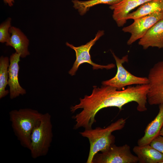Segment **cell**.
<instances>
[{"mask_svg": "<svg viewBox=\"0 0 163 163\" xmlns=\"http://www.w3.org/2000/svg\"><path fill=\"white\" fill-rule=\"evenodd\" d=\"M91 94L85 95L80 99L79 104L72 106L70 111L74 112L79 109H82L79 113L73 117L76 123L74 129L82 127L85 129L92 128L96 122L95 117L101 109L109 107H116L120 110L125 104L131 102L137 104V110L142 112L147 110L146 104L149 84L129 86L125 89L118 90L116 88L108 85L101 87L93 86Z\"/></svg>", "mask_w": 163, "mask_h": 163, "instance_id": "cell-1", "label": "cell"}, {"mask_svg": "<svg viewBox=\"0 0 163 163\" xmlns=\"http://www.w3.org/2000/svg\"><path fill=\"white\" fill-rule=\"evenodd\" d=\"M104 34V30H99L96 34L94 38L91 40L86 44L81 46L75 47L72 44L67 42L66 45L73 49L75 52L76 59L73 66L69 71V73L72 76L75 75L79 66L82 64L87 63L91 65L94 70L98 69H106L107 70L111 69L115 67V65L110 63L106 65L96 64L91 60L90 54V51L92 47L96 42Z\"/></svg>", "mask_w": 163, "mask_h": 163, "instance_id": "cell-6", "label": "cell"}, {"mask_svg": "<svg viewBox=\"0 0 163 163\" xmlns=\"http://www.w3.org/2000/svg\"><path fill=\"white\" fill-rule=\"evenodd\" d=\"M10 38L5 43L7 46L14 49L15 52L24 58L30 54L28 50L29 40L27 36L19 28L11 26L10 29Z\"/></svg>", "mask_w": 163, "mask_h": 163, "instance_id": "cell-12", "label": "cell"}, {"mask_svg": "<svg viewBox=\"0 0 163 163\" xmlns=\"http://www.w3.org/2000/svg\"><path fill=\"white\" fill-rule=\"evenodd\" d=\"M116 61L117 71L115 75L112 78L102 82L103 85H108L113 87L118 90H121L125 87L133 85H141L149 84L148 78L139 77L131 74L124 68L123 64L128 61V55L121 59H120L112 52Z\"/></svg>", "mask_w": 163, "mask_h": 163, "instance_id": "cell-5", "label": "cell"}, {"mask_svg": "<svg viewBox=\"0 0 163 163\" xmlns=\"http://www.w3.org/2000/svg\"><path fill=\"white\" fill-rule=\"evenodd\" d=\"M126 120L120 118L105 128L98 127L94 129H85L79 133L82 136L87 138L89 142L90 150L87 163H92L95 154L99 152L105 151L114 144L115 138L112 133L123 129Z\"/></svg>", "mask_w": 163, "mask_h": 163, "instance_id": "cell-3", "label": "cell"}, {"mask_svg": "<svg viewBox=\"0 0 163 163\" xmlns=\"http://www.w3.org/2000/svg\"><path fill=\"white\" fill-rule=\"evenodd\" d=\"M163 124V103L159 105L158 114L147 126L143 136L138 141V145L150 144L154 139L159 135Z\"/></svg>", "mask_w": 163, "mask_h": 163, "instance_id": "cell-13", "label": "cell"}, {"mask_svg": "<svg viewBox=\"0 0 163 163\" xmlns=\"http://www.w3.org/2000/svg\"><path fill=\"white\" fill-rule=\"evenodd\" d=\"M20 58V55L15 52L11 55L9 59L8 85L10 88V98L11 99L26 93V90L21 86L19 82V63Z\"/></svg>", "mask_w": 163, "mask_h": 163, "instance_id": "cell-10", "label": "cell"}, {"mask_svg": "<svg viewBox=\"0 0 163 163\" xmlns=\"http://www.w3.org/2000/svg\"><path fill=\"white\" fill-rule=\"evenodd\" d=\"M163 18V12H156L136 19L132 24L123 27V32L131 35L127 45H131L140 39L151 27Z\"/></svg>", "mask_w": 163, "mask_h": 163, "instance_id": "cell-9", "label": "cell"}, {"mask_svg": "<svg viewBox=\"0 0 163 163\" xmlns=\"http://www.w3.org/2000/svg\"><path fill=\"white\" fill-rule=\"evenodd\" d=\"M10 59L7 56H2L0 58V98L7 96L9 91L6 89L8 85V69Z\"/></svg>", "mask_w": 163, "mask_h": 163, "instance_id": "cell-17", "label": "cell"}, {"mask_svg": "<svg viewBox=\"0 0 163 163\" xmlns=\"http://www.w3.org/2000/svg\"><path fill=\"white\" fill-rule=\"evenodd\" d=\"M133 151L140 163H163V154L150 144L136 146Z\"/></svg>", "mask_w": 163, "mask_h": 163, "instance_id": "cell-14", "label": "cell"}, {"mask_svg": "<svg viewBox=\"0 0 163 163\" xmlns=\"http://www.w3.org/2000/svg\"><path fill=\"white\" fill-rule=\"evenodd\" d=\"M159 135L163 136V124L160 130Z\"/></svg>", "mask_w": 163, "mask_h": 163, "instance_id": "cell-21", "label": "cell"}, {"mask_svg": "<svg viewBox=\"0 0 163 163\" xmlns=\"http://www.w3.org/2000/svg\"><path fill=\"white\" fill-rule=\"evenodd\" d=\"M136 156L133 154L130 147L126 144L118 146L113 144L107 150L94 156L92 163H137Z\"/></svg>", "mask_w": 163, "mask_h": 163, "instance_id": "cell-7", "label": "cell"}, {"mask_svg": "<svg viewBox=\"0 0 163 163\" xmlns=\"http://www.w3.org/2000/svg\"><path fill=\"white\" fill-rule=\"evenodd\" d=\"M5 3L9 6L11 7L13 5L14 0H3Z\"/></svg>", "mask_w": 163, "mask_h": 163, "instance_id": "cell-20", "label": "cell"}, {"mask_svg": "<svg viewBox=\"0 0 163 163\" xmlns=\"http://www.w3.org/2000/svg\"><path fill=\"white\" fill-rule=\"evenodd\" d=\"M150 145L163 154V136L158 135L151 142Z\"/></svg>", "mask_w": 163, "mask_h": 163, "instance_id": "cell-19", "label": "cell"}, {"mask_svg": "<svg viewBox=\"0 0 163 163\" xmlns=\"http://www.w3.org/2000/svg\"><path fill=\"white\" fill-rule=\"evenodd\" d=\"M9 114L15 135L21 145L29 149L32 132L39 122L42 113L37 110L25 108L12 110Z\"/></svg>", "mask_w": 163, "mask_h": 163, "instance_id": "cell-2", "label": "cell"}, {"mask_svg": "<svg viewBox=\"0 0 163 163\" xmlns=\"http://www.w3.org/2000/svg\"><path fill=\"white\" fill-rule=\"evenodd\" d=\"M11 18H8L0 25V42L6 43L10 37L9 30L11 26Z\"/></svg>", "mask_w": 163, "mask_h": 163, "instance_id": "cell-18", "label": "cell"}, {"mask_svg": "<svg viewBox=\"0 0 163 163\" xmlns=\"http://www.w3.org/2000/svg\"><path fill=\"white\" fill-rule=\"evenodd\" d=\"M53 136L51 116L48 113H42L39 122L31 134L29 150L33 158H38L47 154Z\"/></svg>", "mask_w": 163, "mask_h": 163, "instance_id": "cell-4", "label": "cell"}, {"mask_svg": "<svg viewBox=\"0 0 163 163\" xmlns=\"http://www.w3.org/2000/svg\"><path fill=\"white\" fill-rule=\"evenodd\" d=\"M149 89L147 101L150 105L163 103V60L155 64L150 69L148 77Z\"/></svg>", "mask_w": 163, "mask_h": 163, "instance_id": "cell-8", "label": "cell"}, {"mask_svg": "<svg viewBox=\"0 0 163 163\" xmlns=\"http://www.w3.org/2000/svg\"><path fill=\"white\" fill-rule=\"evenodd\" d=\"M123 0H89L85 1H80L78 0H73L72 2L73 7L78 10L81 15L85 14L89 9L95 5L105 4L110 5L117 4Z\"/></svg>", "mask_w": 163, "mask_h": 163, "instance_id": "cell-16", "label": "cell"}, {"mask_svg": "<svg viewBox=\"0 0 163 163\" xmlns=\"http://www.w3.org/2000/svg\"><path fill=\"white\" fill-rule=\"evenodd\" d=\"M140 6L136 11L127 15V20H134L154 13L163 12V0H152Z\"/></svg>", "mask_w": 163, "mask_h": 163, "instance_id": "cell-15", "label": "cell"}, {"mask_svg": "<svg viewBox=\"0 0 163 163\" xmlns=\"http://www.w3.org/2000/svg\"><path fill=\"white\" fill-rule=\"evenodd\" d=\"M138 44L144 50L150 47L163 48V18L148 30L139 39Z\"/></svg>", "mask_w": 163, "mask_h": 163, "instance_id": "cell-11", "label": "cell"}]
</instances>
